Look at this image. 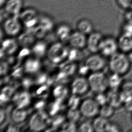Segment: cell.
Segmentation results:
<instances>
[{
  "label": "cell",
  "mask_w": 132,
  "mask_h": 132,
  "mask_svg": "<svg viewBox=\"0 0 132 132\" xmlns=\"http://www.w3.org/2000/svg\"><path fill=\"white\" fill-rule=\"evenodd\" d=\"M76 70V66L75 64L70 63L65 65L62 67V71L67 75H72Z\"/></svg>",
  "instance_id": "836d02e7"
},
{
  "label": "cell",
  "mask_w": 132,
  "mask_h": 132,
  "mask_svg": "<svg viewBox=\"0 0 132 132\" xmlns=\"http://www.w3.org/2000/svg\"><path fill=\"white\" fill-rule=\"evenodd\" d=\"M118 47L120 52L128 54L132 52V37L121 34L118 39Z\"/></svg>",
  "instance_id": "e0dca14e"
},
{
  "label": "cell",
  "mask_w": 132,
  "mask_h": 132,
  "mask_svg": "<svg viewBox=\"0 0 132 132\" xmlns=\"http://www.w3.org/2000/svg\"><path fill=\"white\" fill-rule=\"evenodd\" d=\"M70 90L72 94L78 96L86 94L90 89L88 79L83 76L74 79L70 85Z\"/></svg>",
  "instance_id": "ba28073f"
},
{
  "label": "cell",
  "mask_w": 132,
  "mask_h": 132,
  "mask_svg": "<svg viewBox=\"0 0 132 132\" xmlns=\"http://www.w3.org/2000/svg\"><path fill=\"white\" fill-rule=\"evenodd\" d=\"M75 123L72 122H68V123L63 124L61 129V131L64 132H75L77 131V128Z\"/></svg>",
  "instance_id": "e575fe53"
},
{
  "label": "cell",
  "mask_w": 132,
  "mask_h": 132,
  "mask_svg": "<svg viewBox=\"0 0 132 132\" xmlns=\"http://www.w3.org/2000/svg\"><path fill=\"white\" fill-rule=\"evenodd\" d=\"M130 61L127 54L122 52H117L110 57L108 66L112 73L120 75H125L129 72L130 69Z\"/></svg>",
  "instance_id": "6da1fadb"
},
{
  "label": "cell",
  "mask_w": 132,
  "mask_h": 132,
  "mask_svg": "<svg viewBox=\"0 0 132 132\" xmlns=\"http://www.w3.org/2000/svg\"><path fill=\"white\" fill-rule=\"evenodd\" d=\"M48 46L43 41L37 42L32 46V52L35 56L38 58L46 55Z\"/></svg>",
  "instance_id": "603a6c76"
},
{
  "label": "cell",
  "mask_w": 132,
  "mask_h": 132,
  "mask_svg": "<svg viewBox=\"0 0 132 132\" xmlns=\"http://www.w3.org/2000/svg\"><path fill=\"white\" fill-rule=\"evenodd\" d=\"M20 19L26 28L30 29L37 26L38 22L37 13L32 9H28L22 12L20 15Z\"/></svg>",
  "instance_id": "30bf717a"
},
{
  "label": "cell",
  "mask_w": 132,
  "mask_h": 132,
  "mask_svg": "<svg viewBox=\"0 0 132 132\" xmlns=\"http://www.w3.org/2000/svg\"><path fill=\"white\" fill-rule=\"evenodd\" d=\"M0 116H1V125H3L5 122L6 119V113L5 112V110L1 108V112H0Z\"/></svg>",
  "instance_id": "7bdbcfd3"
},
{
  "label": "cell",
  "mask_w": 132,
  "mask_h": 132,
  "mask_svg": "<svg viewBox=\"0 0 132 132\" xmlns=\"http://www.w3.org/2000/svg\"><path fill=\"white\" fill-rule=\"evenodd\" d=\"M35 37L30 30L29 32H24L20 35L18 40L19 44L21 45L22 46L27 47L30 46H32L34 44L35 40Z\"/></svg>",
  "instance_id": "cb8c5ba5"
},
{
  "label": "cell",
  "mask_w": 132,
  "mask_h": 132,
  "mask_svg": "<svg viewBox=\"0 0 132 132\" xmlns=\"http://www.w3.org/2000/svg\"><path fill=\"white\" fill-rule=\"evenodd\" d=\"M126 111L132 113V98L123 105Z\"/></svg>",
  "instance_id": "ee69618b"
},
{
  "label": "cell",
  "mask_w": 132,
  "mask_h": 132,
  "mask_svg": "<svg viewBox=\"0 0 132 132\" xmlns=\"http://www.w3.org/2000/svg\"><path fill=\"white\" fill-rule=\"evenodd\" d=\"M77 30L85 35H89L93 32V27L91 22L87 20H80L77 24Z\"/></svg>",
  "instance_id": "d4e9b609"
},
{
  "label": "cell",
  "mask_w": 132,
  "mask_h": 132,
  "mask_svg": "<svg viewBox=\"0 0 132 132\" xmlns=\"http://www.w3.org/2000/svg\"><path fill=\"white\" fill-rule=\"evenodd\" d=\"M129 10H130V11H131L132 12V7H131V8L130 9H129Z\"/></svg>",
  "instance_id": "c3c4849f"
},
{
  "label": "cell",
  "mask_w": 132,
  "mask_h": 132,
  "mask_svg": "<svg viewBox=\"0 0 132 132\" xmlns=\"http://www.w3.org/2000/svg\"><path fill=\"white\" fill-rule=\"evenodd\" d=\"M41 66L39 59L36 56L29 57L25 60L23 70L29 74H34L39 71Z\"/></svg>",
  "instance_id": "4fadbf2b"
},
{
  "label": "cell",
  "mask_w": 132,
  "mask_h": 132,
  "mask_svg": "<svg viewBox=\"0 0 132 132\" xmlns=\"http://www.w3.org/2000/svg\"><path fill=\"white\" fill-rule=\"evenodd\" d=\"M122 76L118 73H112L108 77L109 89L120 90L123 82Z\"/></svg>",
  "instance_id": "44dd1931"
},
{
  "label": "cell",
  "mask_w": 132,
  "mask_h": 132,
  "mask_svg": "<svg viewBox=\"0 0 132 132\" xmlns=\"http://www.w3.org/2000/svg\"><path fill=\"white\" fill-rule=\"evenodd\" d=\"M13 100L16 107L25 109L31 103V96L29 93L23 91L14 94Z\"/></svg>",
  "instance_id": "9a60e30c"
},
{
  "label": "cell",
  "mask_w": 132,
  "mask_h": 132,
  "mask_svg": "<svg viewBox=\"0 0 132 132\" xmlns=\"http://www.w3.org/2000/svg\"><path fill=\"white\" fill-rule=\"evenodd\" d=\"M19 43L18 41L13 38H7L2 42L1 55L3 54L8 55H12L18 50Z\"/></svg>",
  "instance_id": "5bb4252c"
},
{
  "label": "cell",
  "mask_w": 132,
  "mask_h": 132,
  "mask_svg": "<svg viewBox=\"0 0 132 132\" xmlns=\"http://www.w3.org/2000/svg\"><path fill=\"white\" fill-rule=\"evenodd\" d=\"M118 41L111 36L104 37L100 48L101 54L105 57H110L118 52Z\"/></svg>",
  "instance_id": "52a82bcc"
},
{
  "label": "cell",
  "mask_w": 132,
  "mask_h": 132,
  "mask_svg": "<svg viewBox=\"0 0 132 132\" xmlns=\"http://www.w3.org/2000/svg\"><path fill=\"white\" fill-rule=\"evenodd\" d=\"M100 106L94 98H87L81 102L79 110L82 116L87 118H94L99 114Z\"/></svg>",
  "instance_id": "277c9868"
},
{
  "label": "cell",
  "mask_w": 132,
  "mask_h": 132,
  "mask_svg": "<svg viewBox=\"0 0 132 132\" xmlns=\"http://www.w3.org/2000/svg\"><path fill=\"white\" fill-rule=\"evenodd\" d=\"M43 105H44V102H38V103L37 104L35 105V108H37V109H38V108L40 109V108L42 107Z\"/></svg>",
  "instance_id": "f6af8a7d"
},
{
  "label": "cell",
  "mask_w": 132,
  "mask_h": 132,
  "mask_svg": "<svg viewBox=\"0 0 132 132\" xmlns=\"http://www.w3.org/2000/svg\"><path fill=\"white\" fill-rule=\"evenodd\" d=\"M109 121L108 119L99 115L94 118L92 122L95 132H105Z\"/></svg>",
  "instance_id": "ffe728a7"
},
{
  "label": "cell",
  "mask_w": 132,
  "mask_h": 132,
  "mask_svg": "<svg viewBox=\"0 0 132 132\" xmlns=\"http://www.w3.org/2000/svg\"><path fill=\"white\" fill-rule=\"evenodd\" d=\"M14 90L11 86H5L2 89L1 94V102L6 103L8 102L12 96Z\"/></svg>",
  "instance_id": "4316f807"
},
{
  "label": "cell",
  "mask_w": 132,
  "mask_h": 132,
  "mask_svg": "<svg viewBox=\"0 0 132 132\" xmlns=\"http://www.w3.org/2000/svg\"><path fill=\"white\" fill-rule=\"evenodd\" d=\"M120 90L110 89L106 93L108 103L112 105L115 109H118L123 105L120 99Z\"/></svg>",
  "instance_id": "ac0fdd59"
},
{
  "label": "cell",
  "mask_w": 132,
  "mask_h": 132,
  "mask_svg": "<svg viewBox=\"0 0 132 132\" xmlns=\"http://www.w3.org/2000/svg\"><path fill=\"white\" fill-rule=\"evenodd\" d=\"M88 79L90 89L96 94L105 93L109 89L108 77L102 71L92 72Z\"/></svg>",
  "instance_id": "3957f363"
},
{
  "label": "cell",
  "mask_w": 132,
  "mask_h": 132,
  "mask_svg": "<svg viewBox=\"0 0 132 132\" xmlns=\"http://www.w3.org/2000/svg\"><path fill=\"white\" fill-rule=\"evenodd\" d=\"M131 120H132V116H131Z\"/></svg>",
  "instance_id": "681fc988"
},
{
  "label": "cell",
  "mask_w": 132,
  "mask_h": 132,
  "mask_svg": "<svg viewBox=\"0 0 132 132\" xmlns=\"http://www.w3.org/2000/svg\"><path fill=\"white\" fill-rule=\"evenodd\" d=\"M22 26L18 17L12 16L7 19L3 23L4 32L10 37H14L20 34Z\"/></svg>",
  "instance_id": "9c48e42d"
},
{
  "label": "cell",
  "mask_w": 132,
  "mask_h": 132,
  "mask_svg": "<svg viewBox=\"0 0 132 132\" xmlns=\"http://www.w3.org/2000/svg\"><path fill=\"white\" fill-rule=\"evenodd\" d=\"M104 37L101 32H93L87 38V46L88 50L92 53H98Z\"/></svg>",
  "instance_id": "8fae6325"
},
{
  "label": "cell",
  "mask_w": 132,
  "mask_h": 132,
  "mask_svg": "<svg viewBox=\"0 0 132 132\" xmlns=\"http://www.w3.org/2000/svg\"><path fill=\"white\" fill-rule=\"evenodd\" d=\"M79 96L73 94V96L69 100L68 105L69 109H77L79 107L81 102L79 101Z\"/></svg>",
  "instance_id": "1f68e13d"
},
{
  "label": "cell",
  "mask_w": 132,
  "mask_h": 132,
  "mask_svg": "<svg viewBox=\"0 0 132 132\" xmlns=\"http://www.w3.org/2000/svg\"><path fill=\"white\" fill-rule=\"evenodd\" d=\"M5 0H1V6H2L3 5V4L5 3Z\"/></svg>",
  "instance_id": "7dc6e473"
},
{
  "label": "cell",
  "mask_w": 132,
  "mask_h": 132,
  "mask_svg": "<svg viewBox=\"0 0 132 132\" xmlns=\"http://www.w3.org/2000/svg\"><path fill=\"white\" fill-rule=\"evenodd\" d=\"M82 114L79 109L72 110L69 109L66 114V117L69 121L73 123H76L78 122Z\"/></svg>",
  "instance_id": "83f0119b"
},
{
  "label": "cell",
  "mask_w": 132,
  "mask_h": 132,
  "mask_svg": "<svg viewBox=\"0 0 132 132\" xmlns=\"http://www.w3.org/2000/svg\"><path fill=\"white\" fill-rule=\"evenodd\" d=\"M69 50L61 42H56L48 46L46 57L54 64H60L68 59Z\"/></svg>",
  "instance_id": "7a4b0ae2"
},
{
  "label": "cell",
  "mask_w": 132,
  "mask_h": 132,
  "mask_svg": "<svg viewBox=\"0 0 132 132\" xmlns=\"http://www.w3.org/2000/svg\"><path fill=\"white\" fill-rule=\"evenodd\" d=\"M21 0H8L5 3V12L12 16L19 17L22 7Z\"/></svg>",
  "instance_id": "2e32d148"
},
{
  "label": "cell",
  "mask_w": 132,
  "mask_h": 132,
  "mask_svg": "<svg viewBox=\"0 0 132 132\" xmlns=\"http://www.w3.org/2000/svg\"><path fill=\"white\" fill-rule=\"evenodd\" d=\"M9 66L7 62L5 61H2L1 63V75H5L7 73L8 70Z\"/></svg>",
  "instance_id": "ab89813d"
},
{
  "label": "cell",
  "mask_w": 132,
  "mask_h": 132,
  "mask_svg": "<svg viewBox=\"0 0 132 132\" xmlns=\"http://www.w3.org/2000/svg\"><path fill=\"white\" fill-rule=\"evenodd\" d=\"M39 25L47 32L52 30L53 27V22L48 17L42 18L39 21Z\"/></svg>",
  "instance_id": "f546056e"
},
{
  "label": "cell",
  "mask_w": 132,
  "mask_h": 132,
  "mask_svg": "<svg viewBox=\"0 0 132 132\" xmlns=\"http://www.w3.org/2000/svg\"><path fill=\"white\" fill-rule=\"evenodd\" d=\"M115 110L116 109L112 105L108 103L106 104L100 106L99 115L108 119L114 116Z\"/></svg>",
  "instance_id": "484cf974"
},
{
  "label": "cell",
  "mask_w": 132,
  "mask_h": 132,
  "mask_svg": "<svg viewBox=\"0 0 132 132\" xmlns=\"http://www.w3.org/2000/svg\"><path fill=\"white\" fill-rule=\"evenodd\" d=\"M120 90L132 95V80L123 81Z\"/></svg>",
  "instance_id": "d590c367"
},
{
  "label": "cell",
  "mask_w": 132,
  "mask_h": 132,
  "mask_svg": "<svg viewBox=\"0 0 132 132\" xmlns=\"http://www.w3.org/2000/svg\"><path fill=\"white\" fill-rule=\"evenodd\" d=\"M71 34L70 27L65 24L60 25L55 30L56 36L61 42L68 41Z\"/></svg>",
  "instance_id": "7402d4cb"
},
{
  "label": "cell",
  "mask_w": 132,
  "mask_h": 132,
  "mask_svg": "<svg viewBox=\"0 0 132 132\" xmlns=\"http://www.w3.org/2000/svg\"><path fill=\"white\" fill-rule=\"evenodd\" d=\"M68 41L72 48L82 50L87 46V37L86 35L77 30L72 32Z\"/></svg>",
  "instance_id": "7c38bea8"
},
{
  "label": "cell",
  "mask_w": 132,
  "mask_h": 132,
  "mask_svg": "<svg viewBox=\"0 0 132 132\" xmlns=\"http://www.w3.org/2000/svg\"><path fill=\"white\" fill-rule=\"evenodd\" d=\"M94 99L100 106L108 103L107 95L105 93H96Z\"/></svg>",
  "instance_id": "d6a6232c"
},
{
  "label": "cell",
  "mask_w": 132,
  "mask_h": 132,
  "mask_svg": "<svg viewBox=\"0 0 132 132\" xmlns=\"http://www.w3.org/2000/svg\"><path fill=\"white\" fill-rule=\"evenodd\" d=\"M121 131V129L120 125L114 122H109L107 125L105 132H120Z\"/></svg>",
  "instance_id": "74e56055"
},
{
  "label": "cell",
  "mask_w": 132,
  "mask_h": 132,
  "mask_svg": "<svg viewBox=\"0 0 132 132\" xmlns=\"http://www.w3.org/2000/svg\"><path fill=\"white\" fill-rule=\"evenodd\" d=\"M28 113L25 109L15 107L11 113V118L16 123H21L27 119Z\"/></svg>",
  "instance_id": "d6986e66"
},
{
  "label": "cell",
  "mask_w": 132,
  "mask_h": 132,
  "mask_svg": "<svg viewBox=\"0 0 132 132\" xmlns=\"http://www.w3.org/2000/svg\"><path fill=\"white\" fill-rule=\"evenodd\" d=\"M105 57L101 54L92 53L86 58L84 64L92 72L102 71L106 65Z\"/></svg>",
  "instance_id": "8992f818"
},
{
  "label": "cell",
  "mask_w": 132,
  "mask_h": 132,
  "mask_svg": "<svg viewBox=\"0 0 132 132\" xmlns=\"http://www.w3.org/2000/svg\"><path fill=\"white\" fill-rule=\"evenodd\" d=\"M128 57L129 58V61H130L131 64H132V52L129 53L127 54Z\"/></svg>",
  "instance_id": "bcb514c9"
},
{
  "label": "cell",
  "mask_w": 132,
  "mask_h": 132,
  "mask_svg": "<svg viewBox=\"0 0 132 132\" xmlns=\"http://www.w3.org/2000/svg\"><path fill=\"white\" fill-rule=\"evenodd\" d=\"M118 5L122 9L129 10L132 6V0H116Z\"/></svg>",
  "instance_id": "8d00e7d4"
},
{
  "label": "cell",
  "mask_w": 132,
  "mask_h": 132,
  "mask_svg": "<svg viewBox=\"0 0 132 132\" xmlns=\"http://www.w3.org/2000/svg\"><path fill=\"white\" fill-rule=\"evenodd\" d=\"M122 34L132 37V23L126 22L122 27Z\"/></svg>",
  "instance_id": "f35d334b"
},
{
  "label": "cell",
  "mask_w": 132,
  "mask_h": 132,
  "mask_svg": "<svg viewBox=\"0 0 132 132\" xmlns=\"http://www.w3.org/2000/svg\"><path fill=\"white\" fill-rule=\"evenodd\" d=\"M77 131L81 132H92L94 131L92 122L88 121L81 123L79 127H77Z\"/></svg>",
  "instance_id": "4dcf8cb0"
},
{
  "label": "cell",
  "mask_w": 132,
  "mask_h": 132,
  "mask_svg": "<svg viewBox=\"0 0 132 132\" xmlns=\"http://www.w3.org/2000/svg\"><path fill=\"white\" fill-rule=\"evenodd\" d=\"M50 122L47 114L39 111L31 117L29 121V128L33 131H40L46 129Z\"/></svg>",
  "instance_id": "5b68a950"
},
{
  "label": "cell",
  "mask_w": 132,
  "mask_h": 132,
  "mask_svg": "<svg viewBox=\"0 0 132 132\" xmlns=\"http://www.w3.org/2000/svg\"><path fill=\"white\" fill-rule=\"evenodd\" d=\"M67 93V89L64 86L59 85L54 89V96L57 99L62 100V98L64 97Z\"/></svg>",
  "instance_id": "f1b7e54d"
},
{
  "label": "cell",
  "mask_w": 132,
  "mask_h": 132,
  "mask_svg": "<svg viewBox=\"0 0 132 132\" xmlns=\"http://www.w3.org/2000/svg\"><path fill=\"white\" fill-rule=\"evenodd\" d=\"M64 118L61 116H59L57 118H55V119L52 121L53 126L57 127L59 125H60L62 124V123L64 121Z\"/></svg>",
  "instance_id": "b9f144b4"
},
{
  "label": "cell",
  "mask_w": 132,
  "mask_h": 132,
  "mask_svg": "<svg viewBox=\"0 0 132 132\" xmlns=\"http://www.w3.org/2000/svg\"><path fill=\"white\" fill-rule=\"evenodd\" d=\"M60 109V103L58 102H56L52 103V105L49 107L50 113L51 114H54L55 113L57 112Z\"/></svg>",
  "instance_id": "60d3db41"
}]
</instances>
